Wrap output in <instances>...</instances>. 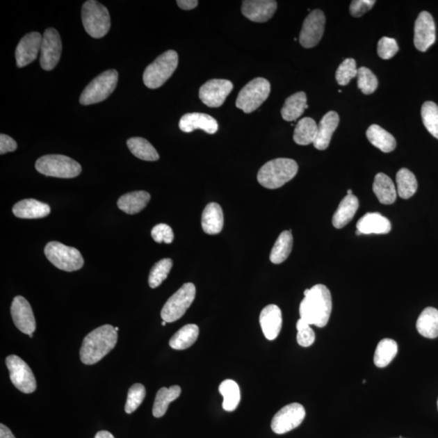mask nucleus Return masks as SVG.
<instances>
[{
    "label": "nucleus",
    "mask_w": 438,
    "mask_h": 438,
    "mask_svg": "<svg viewBox=\"0 0 438 438\" xmlns=\"http://www.w3.org/2000/svg\"><path fill=\"white\" fill-rule=\"evenodd\" d=\"M277 8L274 0H245L242 2L241 12L251 22L264 23L274 16Z\"/></svg>",
    "instance_id": "a211bd4d"
},
{
    "label": "nucleus",
    "mask_w": 438,
    "mask_h": 438,
    "mask_svg": "<svg viewBox=\"0 0 438 438\" xmlns=\"http://www.w3.org/2000/svg\"><path fill=\"white\" fill-rule=\"evenodd\" d=\"M40 65L42 70H54L60 60L62 42L56 29L49 28L44 33L41 47Z\"/></svg>",
    "instance_id": "4468645a"
},
{
    "label": "nucleus",
    "mask_w": 438,
    "mask_h": 438,
    "mask_svg": "<svg viewBox=\"0 0 438 438\" xmlns=\"http://www.w3.org/2000/svg\"><path fill=\"white\" fill-rule=\"evenodd\" d=\"M397 193L403 199H409L417 191V180L411 170L402 168L396 175Z\"/></svg>",
    "instance_id": "58836bf2"
},
{
    "label": "nucleus",
    "mask_w": 438,
    "mask_h": 438,
    "mask_svg": "<svg viewBox=\"0 0 438 438\" xmlns=\"http://www.w3.org/2000/svg\"><path fill=\"white\" fill-rule=\"evenodd\" d=\"M359 208V201L354 195H347L340 202L334 214L332 223L335 228L341 229L352 220Z\"/></svg>",
    "instance_id": "a878e982"
},
{
    "label": "nucleus",
    "mask_w": 438,
    "mask_h": 438,
    "mask_svg": "<svg viewBox=\"0 0 438 438\" xmlns=\"http://www.w3.org/2000/svg\"><path fill=\"white\" fill-rule=\"evenodd\" d=\"M179 56L177 51L170 50L164 52L145 68L143 81L149 89H158L163 86L177 70Z\"/></svg>",
    "instance_id": "20e7f679"
},
{
    "label": "nucleus",
    "mask_w": 438,
    "mask_h": 438,
    "mask_svg": "<svg viewBox=\"0 0 438 438\" xmlns=\"http://www.w3.org/2000/svg\"><path fill=\"white\" fill-rule=\"evenodd\" d=\"M366 136L369 143L384 153L392 152L396 148V138L379 125L370 126L366 131Z\"/></svg>",
    "instance_id": "7c9ffc66"
},
{
    "label": "nucleus",
    "mask_w": 438,
    "mask_h": 438,
    "mask_svg": "<svg viewBox=\"0 0 438 438\" xmlns=\"http://www.w3.org/2000/svg\"><path fill=\"white\" fill-rule=\"evenodd\" d=\"M421 117L428 133L438 139V106L435 102L428 101L423 104Z\"/></svg>",
    "instance_id": "ea45409f"
},
{
    "label": "nucleus",
    "mask_w": 438,
    "mask_h": 438,
    "mask_svg": "<svg viewBox=\"0 0 438 438\" xmlns=\"http://www.w3.org/2000/svg\"><path fill=\"white\" fill-rule=\"evenodd\" d=\"M199 336V327L195 324H188L179 330L172 339H170V347L175 350H185L197 340Z\"/></svg>",
    "instance_id": "473e14b6"
},
{
    "label": "nucleus",
    "mask_w": 438,
    "mask_h": 438,
    "mask_svg": "<svg viewBox=\"0 0 438 438\" xmlns=\"http://www.w3.org/2000/svg\"><path fill=\"white\" fill-rule=\"evenodd\" d=\"M178 6L183 10H192L197 7V0H178Z\"/></svg>",
    "instance_id": "3c124183"
},
{
    "label": "nucleus",
    "mask_w": 438,
    "mask_h": 438,
    "mask_svg": "<svg viewBox=\"0 0 438 438\" xmlns=\"http://www.w3.org/2000/svg\"><path fill=\"white\" fill-rule=\"evenodd\" d=\"M179 127L180 130L186 133L202 129L208 134H214L218 130V122L213 117L198 112L183 115L179 122Z\"/></svg>",
    "instance_id": "aec40b11"
},
{
    "label": "nucleus",
    "mask_w": 438,
    "mask_h": 438,
    "mask_svg": "<svg viewBox=\"0 0 438 438\" xmlns=\"http://www.w3.org/2000/svg\"><path fill=\"white\" fill-rule=\"evenodd\" d=\"M11 314L15 325L26 334H32L36 330V321L29 302L23 296L15 297Z\"/></svg>",
    "instance_id": "f3484780"
},
{
    "label": "nucleus",
    "mask_w": 438,
    "mask_h": 438,
    "mask_svg": "<svg viewBox=\"0 0 438 438\" xmlns=\"http://www.w3.org/2000/svg\"><path fill=\"white\" fill-rule=\"evenodd\" d=\"M118 339V334L113 326L104 325L92 331L83 340L80 350L81 362L95 364L113 350Z\"/></svg>",
    "instance_id": "f03ea898"
},
{
    "label": "nucleus",
    "mask_w": 438,
    "mask_h": 438,
    "mask_svg": "<svg viewBox=\"0 0 438 438\" xmlns=\"http://www.w3.org/2000/svg\"><path fill=\"white\" fill-rule=\"evenodd\" d=\"M35 168L46 177L71 179L81 173V165L76 161L61 154L42 156L37 160Z\"/></svg>",
    "instance_id": "423d86ee"
},
{
    "label": "nucleus",
    "mask_w": 438,
    "mask_h": 438,
    "mask_svg": "<svg viewBox=\"0 0 438 438\" xmlns=\"http://www.w3.org/2000/svg\"><path fill=\"white\" fill-rule=\"evenodd\" d=\"M297 342L301 347L308 348L313 345L316 339V335L310 325L303 319H299L296 323Z\"/></svg>",
    "instance_id": "a18cd8bd"
},
{
    "label": "nucleus",
    "mask_w": 438,
    "mask_h": 438,
    "mask_svg": "<svg viewBox=\"0 0 438 438\" xmlns=\"http://www.w3.org/2000/svg\"><path fill=\"white\" fill-rule=\"evenodd\" d=\"M307 108L308 105L305 92H298L287 97L281 110V115L282 119L287 122L295 121L303 115Z\"/></svg>",
    "instance_id": "c756f323"
},
{
    "label": "nucleus",
    "mask_w": 438,
    "mask_h": 438,
    "mask_svg": "<svg viewBox=\"0 0 438 438\" xmlns=\"http://www.w3.org/2000/svg\"><path fill=\"white\" fill-rule=\"evenodd\" d=\"M42 36L38 32L26 34L19 41L16 49V60L18 67H26L36 60L41 51Z\"/></svg>",
    "instance_id": "6ab92c4d"
},
{
    "label": "nucleus",
    "mask_w": 438,
    "mask_h": 438,
    "mask_svg": "<svg viewBox=\"0 0 438 438\" xmlns=\"http://www.w3.org/2000/svg\"><path fill=\"white\" fill-rule=\"evenodd\" d=\"M260 325L263 334L268 340H275L279 336L282 325V311L279 306L269 305L262 309Z\"/></svg>",
    "instance_id": "412c9836"
},
{
    "label": "nucleus",
    "mask_w": 438,
    "mask_h": 438,
    "mask_svg": "<svg viewBox=\"0 0 438 438\" xmlns=\"http://www.w3.org/2000/svg\"><path fill=\"white\" fill-rule=\"evenodd\" d=\"M373 193L383 204H391L396 201L397 190L392 179L386 174L378 173L373 185Z\"/></svg>",
    "instance_id": "bb28decb"
},
{
    "label": "nucleus",
    "mask_w": 438,
    "mask_h": 438,
    "mask_svg": "<svg viewBox=\"0 0 438 438\" xmlns=\"http://www.w3.org/2000/svg\"><path fill=\"white\" fill-rule=\"evenodd\" d=\"M398 438H403V437H398Z\"/></svg>",
    "instance_id": "052dcab7"
},
{
    "label": "nucleus",
    "mask_w": 438,
    "mask_h": 438,
    "mask_svg": "<svg viewBox=\"0 0 438 438\" xmlns=\"http://www.w3.org/2000/svg\"><path fill=\"white\" fill-rule=\"evenodd\" d=\"M0 438H16L9 428L3 423L0 425Z\"/></svg>",
    "instance_id": "603ef678"
},
{
    "label": "nucleus",
    "mask_w": 438,
    "mask_h": 438,
    "mask_svg": "<svg viewBox=\"0 0 438 438\" xmlns=\"http://www.w3.org/2000/svg\"><path fill=\"white\" fill-rule=\"evenodd\" d=\"M224 217L222 209L217 203H209L204 208L202 217L203 231L209 235H216L222 230Z\"/></svg>",
    "instance_id": "393cba45"
},
{
    "label": "nucleus",
    "mask_w": 438,
    "mask_h": 438,
    "mask_svg": "<svg viewBox=\"0 0 438 438\" xmlns=\"http://www.w3.org/2000/svg\"><path fill=\"white\" fill-rule=\"evenodd\" d=\"M233 90L232 82L224 79H212L200 88L199 97L209 107H220Z\"/></svg>",
    "instance_id": "2eb2a0df"
},
{
    "label": "nucleus",
    "mask_w": 438,
    "mask_h": 438,
    "mask_svg": "<svg viewBox=\"0 0 438 438\" xmlns=\"http://www.w3.org/2000/svg\"><path fill=\"white\" fill-rule=\"evenodd\" d=\"M398 352V344L391 339L380 341L375 350L373 362L378 368H384L391 364Z\"/></svg>",
    "instance_id": "e433bc0d"
},
{
    "label": "nucleus",
    "mask_w": 438,
    "mask_h": 438,
    "mask_svg": "<svg viewBox=\"0 0 438 438\" xmlns=\"http://www.w3.org/2000/svg\"><path fill=\"white\" fill-rule=\"evenodd\" d=\"M375 3L374 0H354L350 5V13L354 17H360L370 11Z\"/></svg>",
    "instance_id": "09e8293b"
},
{
    "label": "nucleus",
    "mask_w": 438,
    "mask_h": 438,
    "mask_svg": "<svg viewBox=\"0 0 438 438\" xmlns=\"http://www.w3.org/2000/svg\"><path fill=\"white\" fill-rule=\"evenodd\" d=\"M44 253L54 266L63 271L79 270L84 266V259L76 248L66 246L60 242L48 243Z\"/></svg>",
    "instance_id": "1a4fd4ad"
},
{
    "label": "nucleus",
    "mask_w": 438,
    "mask_h": 438,
    "mask_svg": "<svg viewBox=\"0 0 438 438\" xmlns=\"http://www.w3.org/2000/svg\"><path fill=\"white\" fill-rule=\"evenodd\" d=\"M29 337L33 338V334H29Z\"/></svg>",
    "instance_id": "4d7b16f0"
},
{
    "label": "nucleus",
    "mask_w": 438,
    "mask_h": 438,
    "mask_svg": "<svg viewBox=\"0 0 438 438\" xmlns=\"http://www.w3.org/2000/svg\"><path fill=\"white\" fill-rule=\"evenodd\" d=\"M131 153L141 160L154 162L159 159L158 151L149 141L143 138H131L127 140Z\"/></svg>",
    "instance_id": "c9c22d12"
},
{
    "label": "nucleus",
    "mask_w": 438,
    "mask_h": 438,
    "mask_svg": "<svg viewBox=\"0 0 438 438\" xmlns=\"http://www.w3.org/2000/svg\"><path fill=\"white\" fill-rule=\"evenodd\" d=\"M419 334L428 339L438 337V310L432 307L423 309L416 321Z\"/></svg>",
    "instance_id": "c85d7f7f"
},
{
    "label": "nucleus",
    "mask_w": 438,
    "mask_h": 438,
    "mask_svg": "<svg viewBox=\"0 0 438 438\" xmlns=\"http://www.w3.org/2000/svg\"><path fill=\"white\" fill-rule=\"evenodd\" d=\"M437 407H438V400H437Z\"/></svg>",
    "instance_id": "bf43d9fd"
},
{
    "label": "nucleus",
    "mask_w": 438,
    "mask_h": 438,
    "mask_svg": "<svg viewBox=\"0 0 438 438\" xmlns=\"http://www.w3.org/2000/svg\"><path fill=\"white\" fill-rule=\"evenodd\" d=\"M398 51V46L396 39L383 37L380 39L378 44V54L382 60H389L396 55Z\"/></svg>",
    "instance_id": "49530a36"
},
{
    "label": "nucleus",
    "mask_w": 438,
    "mask_h": 438,
    "mask_svg": "<svg viewBox=\"0 0 438 438\" xmlns=\"http://www.w3.org/2000/svg\"><path fill=\"white\" fill-rule=\"evenodd\" d=\"M305 299L300 305V318L310 325L323 328L327 325L332 311L330 290L323 284H316L304 292Z\"/></svg>",
    "instance_id": "f257e3e1"
},
{
    "label": "nucleus",
    "mask_w": 438,
    "mask_h": 438,
    "mask_svg": "<svg viewBox=\"0 0 438 438\" xmlns=\"http://www.w3.org/2000/svg\"><path fill=\"white\" fill-rule=\"evenodd\" d=\"M146 396L145 388L143 384L136 383L131 386L128 394V398L125 404V412L131 414L138 409L143 403Z\"/></svg>",
    "instance_id": "c03bdc74"
},
{
    "label": "nucleus",
    "mask_w": 438,
    "mask_h": 438,
    "mask_svg": "<svg viewBox=\"0 0 438 438\" xmlns=\"http://www.w3.org/2000/svg\"><path fill=\"white\" fill-rule=\"evenodd\" d=\"M81 17L83 26L92 38H104L110 31L111 17L108 10L96 0H89L83 4Z\"/></svg>",
    "instance_id": "39448f33"
},
{
    "label": "nucleus",
    "mask_w": 438,
    "mask_h": 438,
    "mask_svg": "<svg viewBox=\"0 0 438 438\" xmlns=\"http://www.w3.org/2000/svg\"><path fill=\"white\" fill-rule=\"evenodd\" d=\"M180 394H181V388L179 386L161 388L156 394L153 407L154 416L156 418L163 416L168 411L169 404L178 398Z\"/></svg>",
    "instance_id": "2f4dec72"
},
{
    "label": "nucleus",
    "mask_w": 438,
    "mask_h": 438,
    "mask_svg": "<svg viewBox=\"0 0 438 438\" xmlns=\"http://www.w3.org/2000/svg\"><path fill=\"white\" fill-rule=\"evenodd\" d=\"M436 41V26L432 15L423 11L419 15L414 28V45L425 52Z\"/></svg>",
    "instance_id": "dca6fc26"
},
{
    "label": "nucleus",
    "mask_w": 438,
    "mask_h": 438,
    "mask_svg": "<svg viewBox=\"0 0 438 438\" xmlns=\"http://www.w3.org/2000/svg\"><path fill=\"white\" fill-rule=\"evenodd\" d=\"M339 124V116L337 112L329 111L323 117L318 126V133L314 143L316 149L325 150L328 148Z\"/></svg>",
    "instance_id": "4be33fe9"
},
{
    "label": "nucleus",
    "mask_w": 438,
    "mask_h": 438,
    "mask_svg": "<svg viewBox=\"0 0 438 438\" xmlns=\"http://www.w3.org/2000/svg\"><path fill=\"white\" fill-rule=\"evenodd\" d=\"M151 236L155 242L159 243H172L174 241V233L172 227L167 224L160 223L151 231Z\"/></svg>",
    "instance_id": "de8ad7c7"
},
{
    "label": "nucleus",
    "mask_w": 438,
    "mask_h": 438,
    "mask_svg": "<svg viewBox=\"0 0 438 438\" xmlns=\"http://www.w3.org/2000/svg\"><path fill=\"white\" fill-rule=\"evenodd\" d=\"M357 62L352 58H346L336 72V81L340 86H347L349 82L357 76Z\"/></svg>",
    "instance_id": "37998d69"
},
{
    "label": "nucleus",
    "mask_w": 438,
    "mask_h": 438,
    "mask_svg": "<svg viewBox=\"0 0 438 438\" xmlns=\"http://www.w3.org/2000/svg\"><path fill=\"white\" fill-rule=\"evenodd\" d=\"M316 133H318V125H316L315 120L309 118V117H305L297 123L293 140L296 144L300 145L314 144Z\"/></svg>",
    "instance_id": "f704fd0d"
},
{
    "label": "nucleus",
    "mask_w": 438,
    "mask_h": 438,
    "mask_svg": "<svg viewBox=\"0 0 438 438\" xmlns=\"http://www.w3.org/2000/svg\"><path fill=\"white\" fill-rule=\"evenodd\" d=\"M325 17L321 10L316 9L306 17L300 33V45L313 48L318 45L325 31Z\"/></svg>",
    "instance_id": "ddd939ff"
},
{
    "label": "nucleus",
    "mask_w": 438,
    "mask_h": 438,
    "mask_svg": "<svg viewBox=\"0 0 438 438\" xmlns=\"http://www.w3.org/2000/svg\"><path fill=\"white\" fill-rule=\"evenodd\" d=\"M14 216L24 219L42 218L49 216L51 208L47 204L35 199H26L17 202L13 208Z\"/></svg>",
    "instance_id": "b1692460"
},
{
    "label": "nucleus",
    "mask_w": 438,
    "mask_h": 438,
    "mask_svg": "<svg viewBox=\"0 0 438 438\" xmlns=\"http://www.w3.org/2000/svg\"><path fill=\"white\" fill-rule=\"evenodd\" d=\"M173 266V261L170 258L161 260L151 269L149 276V285L151 289H156L163 284L167 279L170 270Z\"/></svg>",
    "instance_id": "a19ab883"
},
{
    "label": "nucleus",
    "mask_w": 438,
    "mask_h": 438,
    "mask_svg": "<svg viewBox=\"0 0 438 438\" xmlns=\"http://www.w3.org/2000/svg\"><path fill=\"white\" fill-rule=\"evenodd\" d=\"M358 88L364 95H372L377 90L378 86V81L376 76L368 67H362L358 70L357 73Z\"/></svg>",
    "instance_id": "79ce46f5"
},
{
    "label": "nucleus",
    "mask_w": 438,
    "mask_h": 438,
    "mask_svg": "<svg viewBox=\"0 0 438 438\" xmlns=\"http://www.w3.org/2000/svg\"><path fill=\"white\" fill-rule=\"evenodd\" d=\"M292 245H293V236L291 231L282 232L272 248L270 261L274 264H281L285 261L291 254Z\"/></svg>",
    "instance_id": "72a5a7b5"
},
{
    "label": "nucleus",
    "mask_w": 438,
    "mask_h": 438,
    "mask_svg": "<svg viewBox=\"0 0 438 438\" xmlns=\"http://www.w3.org/2000/svg\"><path fill=\"white\" fill-rule=\"evenodd\" d=\"M270 83L263 77H257L248 82L238 92L236 106L246 114L259 108L269 97Z\"/></svg>",
    "instance_id": "0eeeda50"
},
{
    "label": "nucleus",
    "mask_w": 438,
    "mask_h": 438,
    "mask_svg": "<svg viewBox=\"0 0 438 438\" xmlns=\"http://www.w3.org/2000/svg\"><path fill=\"white\" fill-rule=\"evenodd\" d=\"M17 149V144L9 136L2 133L0 135V154H5Z\"/></svg>",
    "instance_id": "8fccbe9b"
},
{
    "label": "nucleus",
    "mask_w": 438,
    "mask_h": 438,
    "mask_svg": "<svg viewBox=\"0 0 438 438\" xmlns=\"http://www.w3.org/2000/svg\"><path fill=\"white\" fill-rule=\"evenodd\" d=\"M305 409L301 404H289L277 412L271 422L273 432L277 435H284L299 427L305 417Z\"/></svg>",
    "instance_id": "f8f14e48"
},
{
    "label": "nucleus",
    "mask_w": 438,
    "mask_h": 438,
    "mask_svg": "<svg viewBox=\"0 0 438 438\" xmlns=\"http://www.w3.org/2000/svg\"><path fill=\"white\" fill-rule=\"evenodd\" d=\"M357 231L364 235L370 234H387L391 230V223L389 219L379 213H368L357 222Z\"/></svg>",
    "instance_id": "5701e85b"
},
{
    "label": "nucleus",
    "mask_w": 438,
    "mask_h": 438,
    "mask_svg": "<svg viewBox=\"0 0 438 438\" xmlns=\"http://www.w3.org/2000/svg\"><path fill=\"white\" fill-rule=\"evenodd\" d=\"M219 392L223 397L222 408L227 412L235 411L241 401V391L233 380H225L219 386Z\"/></svg>",
    "instance_id": "4c0bfd02"
},
{
    "label": "nucleus",
    "mask_w": 438,
    "mask_h": 438,
    "mask_svg": "<svg viewBox=\"0 0 438 438\" xmlns=\"http://www.w3.org/2000/svg\"><path fill=\"white\" fill-rule=\"evenodd\" d=\"M298 164L293 159H273L262 165L257 173V181L266 188H279L291 181L298 172Z\"/></svg>",
    "instance_id": "7ed1b4c3"
},
{
    "label": "nucleus",
    "mask_w": 438,
    "mask_h": 438,
    "mask_svg": "<svg viewBox=\"0 0 438 438\" xmlns=\"http://www.w3.org/2000/svg\"><path fill=\"white\" fill-rule=\"evenodd\" d=\"M196 296V287L191 282L184 284L170 296L163 306L161 316L167 323H174L186 313Z\"/></svg>",
    "instance_id": "9d476101"
},
{
    "label": "nucleus",
    "mask_w": 438,
    "mask_h": 438,
    "mask_svg": "<svg viewBox=\"0 0 438 438\" xmlns=\"http://www.w3.org/2000/svg\"><path fill=\"white\" fill-rule=\"evenodd\" d=\"M6 365L10 373V379L14 387L24 394H31L36 391V379L29 365L17 355H9L6 358Z\"/></svg>",
    "instance_id": "9b49d317"
},
{
    "label": "nucleus",
    "mask_w": 438,
    "mask_h": 438,
    "mask_svg": "<svg viewBox=\"0 0 438 438\" xmlns=\"http://www.w3.org/2000/svg\"><path fill=\"white\" fill-rule=\"evenodd\" d=\"M95 438H115V437L109 432L99 431V432H97V435Z\"/></svg>",
    "instance_id": "864d4df0"
},
{
    "label": "nucleus",
    "mask_w": 438,
    "mask_h": 438,
    "mask_svg": "<svg viewBox=\"0 0 438 438\" xmlns=\"http://www.w3.org/2000/svg\"><path fill=\"white\" fill-rule=\"evenodd\" d=\"M348 195H352V190L349 189L348 191Z\"/></svg>",
    "instance_id": "5fc2aeb1"
},
{
    "label": "nucleus",
    "mask_w": 438,
    "mask_h": 438,
    "mask_svg": "<svg viewBox=\"0 0 438 438\" xmlns=\"http://www.w3.org/2000/svg\"><path fill=\"white\" fill-rule=\"evenodd\" d=\"M118 72L110 70L102 72L88 85L80 97V104L87 106L99 104L108 97L118 83Z\"/></svg>",
    "instance_id": "6e6552de"
},
{
    "label": "nucleus",
    "mask_w": 438,
    "mask_h": 438,
    "mask_svg": "<svg viewBox=\"0 0 438 438\" xmlns=\"http://www.w3.org/2000/svg\"><path fill=\"white\" fill-rule=\"evenodd\" d=\"M165 324H167V323H165V321H163V323H162V325L164 326V325H165Z\"/></svg>",
    "instance_id": "6e6d98bb"
},
{
    "label": "nucleus",
    "mask_w": 438,
    "mask_h": 438,
    "mask_svg": "<svg viewBox=\"0 0 438 438\" xmlns=\"http://www.w3.org/2000/svg\"><path fill=\"white\" fill-rule=\"evenodd\" d=\"M115 330L116 331H118V330H119V328H118V327H115Z\"/></svg>",
    "instance_id": "13d9d810"
},
{
    "label": "nucleus",
    "mask_w": 438,
    "mask_h": 438,
    "mask_svg": "<svg viewBox=\"0 0 438 438\" xmlns=\"http://www.w3.org/2000/svg\"><path fill=\"white\" fill-rule=\"evenodd\" d=\"M150 200V195L145 191H136L123 195L118 200L117 206L128 214H136L144 209Z\"/></svg>",
    "instance_id": "cd10ccee"
}]
</instances>
